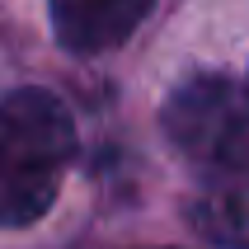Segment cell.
<instances>
[{"instance_id": "cell-4", "label": "cell", "mask_w": 249, "mask_h": 249, "mask_svg": "<svg viewBox=\"0 0 249 249\" xmlns=\"http://www.w3.org/2000/svg\"><path fill=\"white\" fill-rule=\"evenodd\" d=\"M188 226L216 249H249V169L207 174L188 197Z\"/></svg>"}, {"instance_id": "cell-1", "label": "cell", "mask_w": 249, "mask_h": 249, "mask_svg": "<svg viewBox=\"0 0 249 249\" xmlns=\"http://www.w3.org/2000/svg\"><path fill=\"white\" fill-rule=\"evenodd\" d=\"M75 118L52 89L0 94V226L19 231L52 212L75 160Z\"/></svg>"}, {"instance_id": "cell-3", "label": "cell", "mask_w": 249, "mask_h": 249, "mask_svg": "<svg viewBox=\"0 0 249 249\" xmlns=\"http://www.w3.org/2000/svg\"><path fill=\"white\" fill-rule=\"evenodd\" d=\"M155 0H47L56 42L75 56H99L123 47L146 19Z\"/></svg>"}, {"instance_id": "cell-2", "label": "cell", "mask_w": 249, "mask_h": 249, "mask_svg": "<svg viewBox=\"0 0 249 249\" xmlns=\"http://www.w3.org/2000/svg\"><path fill=\"white\" fill-rule=\"evenodd\" d=\"M165 137L207 174L249 169V94L231 75H193L165 99Z\"/></svg>"}]
</instances>
